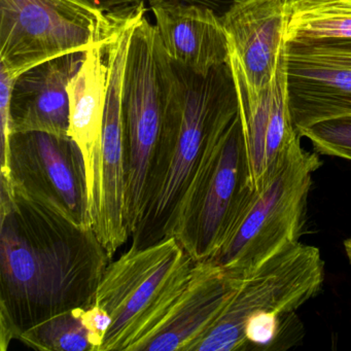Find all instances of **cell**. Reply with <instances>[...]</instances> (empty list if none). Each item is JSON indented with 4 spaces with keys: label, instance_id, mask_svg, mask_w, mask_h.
I'll return each mask as SVG.
<instances>
[{
    "label": "cell",
    "instance_id": "3957f363",
    "mask_svg": "<svg viewBox=\"0 0 351 351\" xmlns=\"http://www.w3.org/2000/svg\"><path fill=\"white\" fill-rule=\"evenodd\" d=\"M195 264L176 237L131 246L110 262L96 293L95 304L112 319L99 351H135L173 310Z\"/></svg>",
    "mask_w": 351,
    "mask_h": 351
},
{
    "label": "cell",
    "instance_id": "9a60e30c",
    "mask_svg": "<svg viewBox=\"0 0 351 351\" xmlns=\"http://www.w3.org/2000/svg\"><path fill=\"white\" fill-rule=\"evenodd\" d=\"M71 53L40 63L16 79L11 100L14 133L46 132L69 136L67 86L85 60Z\"/></svg>",
    "mask_w": 351,
    "mask_h": 351
},
{
    "label": "cell",
    "instance_id": "2e32d148",
    "mask_svg": "<svg viewBox=\"0 0 351 351\" xmlns=\"http://www.w3.org/2000/svg\"><path fill=\"white\" fill-rule=\"evenodd\" d=\"M156 28L173 62L200 75L225 64L230 45L221 18L194 3L149 0Z\"/></svg>",
    "mask_w": 351,
    "mask_h": 351
},
{
    "label": "cell",
    "instance_id": "277c9868",
    "mask_svg": "<svg viewBox=\"0 0 351 351\" xmlns=\"http://www.w3.org/2000/svg\"><path fill=\"white\" fill-rule=\"evenodd\" d=\"M180 99L173 63L159 32L141 10L131 30L122 85L127 163V221L141 217L149 171L168 117Z\"/></svg>",
    "mask_w": 351,
    "mask_h": 351
},
{
    "label": "cell",
    "instance_id": "4fadbf2b",
    "mask_svg": "<svg viewBox=\"0 0 351 351\" xmlns=\"http://www.w3.org/2000/svg\"><path fill=\"white\" fill-rule=\"evenodd\" d=\"M295 0H237L221 17L230 50L252 93L266 89L285 54Z\"/></svg>",
    "mask_w": 351,
    "mask_h": 351
},
{
    "label": "cell",
    "instance_id": "7c38bea8",
    "mask_svg": "<svg viewBox=\"0 0 351 351\" xmlns=\"http://www.w3.org/2000/svg\"><path fill=\"white\" fill-rule=\"evenodd\" d=\"M229 62L237 90L252 186L256 190L301 139L289 110L285 54L270 85L258 94L248 90L231 50Z\"/></svg>",
    "mask_w": 351,
    "mask_h": 351
},
{
    "label": "cell",
    "instance_id": "ac0fdd59",
    "mask_svg": "<svg viewBox=\"0 0 351 351\" xmlns=\"http://www.w3.org/2000/svg\"><path fill=\"white\" fill-rule=\"evenodd\" d=\"M351 40V0H295L285 43Z\"/></svg>",
    "mask_w": 351,
    "mask_h": 351
},
{
    "label": "cell",
    "instance_id": "e0dca14e",
    "mask_svg": "<svg viewBox=\"0 0 351 351\" xmlns=\"http://www.w3.org/2000/svg\"><path fill=\"white\" fill-rule=\"evenodd\" d=\"M108 40L86 52L81 69L67 86L69 135L79 145L85 160L91 213L97 203L101 174L102 132L110 75Z\"/></svg>",
    "mask_w": 351,
    "mask_h": 351
},
{
    "label": "cell",
    "instance_id": "9c48e42d",
    "mask_svg": "<svg viewBox=\"0 0 351 351\" xmlns=\"http://www.w3.org/2000/svg\"><path fill=\"white\" fill-rule=\"evenodd\" d=\"M10 178L14 188L77 225L93 228L85 160L71 136L14 133L10 143Z\"/></svg>",
    "mask_w": 351,
    "mask_h": 351
},
{
    "label": "cell",
    "instance_id": "5b68a950",
    "mask_svg": "<svg viewBox=\"0 0 351 351\" xmlns=\"http://www.w3.org/2000/svg\"><path fill=\"white\" fill-rule=\"evenodd\" d=\"M317 153L297 141L238 215L221 247L208 261L245 277L283 250L300 243Z\"/></svg>",
    "mask_w": 351,
    "mask_h": 351
},
{
    "label": "cell",
    "instance_id": "30bf717a",
    "mask_svg": "<svg viewBox=\"0 0 351 351\" xmlns=\"http://www.w3.org/2000/svg\"><path fill=\"white\" fill-rule=\"evenodd\" d=\"M139 12L123 17L106 44L110 75L102 132L99 195L92 225L110 256L131 235L127 221V163L123 123L122 85L131 30Z\"/></svg>",
    "mask_w": 351,
    "mask_h": 351
},
{
    "label": "cell",
    "instance_id": "603a6c76",
    "mask_svg": "<svg viewBox=\"0 0 351 351\" xmlns=\"http://www.w3.org/2000/svg\"><path fill=\"white\" fill-rule=\"evenodd\" d=\"M108 14L124 13L143 3V0H87Z\"/></svg>",
    "mask_w": 351,
    "mask_h": 351
},
{
    "label": "cell",
    "instance_id": "ffe728a7",
    "mask_svg": "<svg viewBox=\"0 0 351 351\" xmlns=\"http://www.w3.org/2000/svg\"><path fill=\"white\" fill-rule=\"evenodd\" d=\"M318 155L351 161V117L330 119L298 131Z\"/></svg>",
    "mask_w": 351,
    "mask_h": 351
},
{
    "label": "cell",
    "instance_id": "52a82bcc",
    "mask_svg": "<svg viewBox=\"0 0 351 351\" xmlns=\"http://www.w3.org/2000/svg\"><path fill=\"white\" fill-rule=\"evenodd\" d=\"M252 192L238 112L209 143L182 205L174 237L195 262L213 258Z\"/></svg>",
    "mask_w": 351,
    "mask_h": 351
},
{
    "label": "cell",
    "instance_id": "7402d4cb",
    "mask_svg": "<svg viewBox=\"0 0 351 351\" xmlns=\"http://www.w3.org/2000/svg\"><path fill=\"white\" fill-rule=\"evenodd\" d=\"M81 317L88 332V338L92 346V351H99L106 334L112 326V317L97 304H94L88 309H84Z\"/></svg>",
    "mask_w": 351,
    "mask_h": 351
},
{
    "label": "cell",
    "instance_id": "cb8c5ba5",
    "mask_svg": "<svg viewBox=\"0 0 351 351\" xmlns=\"http://www.w3.org/2000/svg\"><path fill=\"white\" fill-rule=\"evenodd\" d=\"M164 1H176V3H194L203 5L213 10L219 18L226 13L228 9L237 0H164Z\"/></svg>",
    "mask_w": 351,
    "mask_h": 351
},
{
    "label": "cell",
    "instance_id": "5bb4252c",
    "mask_svg": "<svg viewBox=\"0 0 351 351\" xmlns=\"http://www.w3.org/2000/svg\"><path fill=\"white\" fill-rule=\"evenodd\" d=\"M243 279L211 261L197 262L173 310L135 351H190L225 311Z\"/></svg>",
    "mask_w": 351,
    "mask_h": 351
},
{
    "label": "cell",
    "instance_id": "ba28073f",
    "mask_svg": "<svg viewBox=\"0 0 351 351\" xmlns=\"http://www.w3.org/2000/svg\"><path fill=\"white\" fill-rule=\"evenodd\" d=\"M324 262L315 246L298 243L246 275L219 319L190 351L247 350L244 328L256 318H285L315 297Z\"/></svg>",
    "mask_w": 351,
    "mask_h": 351
},
{
    "label": "cell",
    "instance_id": "8fae6325",
    "mask_svg": "<svg viewBox=\"0 0 351 351\" xmlns=\"http://www.w3.org/2000/svg\"><path fill=\"white\" fill-rule=\"evenodd\" d=\"M285 58L297 131L351 117V40L285 43Z\"/></svg>",
    "mask_w": 351,
    "mask_h": 351
},
{
    "label": "cell",
    "instance_id": "8992f818",
    "mask_svg": "<svg viewBox=\"0 0 351 351\" xmlns=\"http://www.w3.org/2000/svg\"><path fill=\"white\" fill-rule=\"evenodd\" d=\"M127 12L108 14L87 0H0V69L18 77L46 61L87 52L110 38Z\"/></svg>",
    "mask_w": 351,
    "mask_h": 351
},
{
    "label": "cell",
    "instance_id": "44dd1931",
    "mask_svg": "<svg viewBox=\"0 0 351 351\" xmlns=\"http://www.w3.org/2000/svg\"><path fill=\"white\" fill-rule=\"evenodd\" d=\"M17 77L0 69V164H1V182L13 188L10 178V143L13 135L12 130L11 100L14 85Z\"/></svg>",
    "mask_w": 351,
    "mask_h": 351
},
{
    "label": "cell",
    "instance_id": "7a4b0ae2",
    "mask_svg": "<svg viewBox=\"0 0 351 351\" xmlns=\"http://www.w3.org/2000/svg\"><path fill=\"white\" fill-rule=\"evenodd\" d=\"M172 63L180 99L164 126L149 171L141 217L131 234L135 248L174 237L186 193L207 147L239 112L229 61L206 75Z\"/></svg>",
    "mask_w": 351,
    "mask_h": 351
},
{
    "label": "cell",
    "instance_id": "d4e9b609",
    "mask_svg": "<svg viewBox=\"0 0 351 351\" xmlns=\"http://www.w3.org/2000/svg\"><path fill=\"white\" fill-rule=\"evenodd\" d=\"M343 246H344L345 254H346L347 258H348L349 263L351 265V238L345 240Z\"/></svg>",
    "mask_w": 351,
    "mask_h": 351
},
{
    "label": "cell",
    "instance_id": "d6986e66",
    "mask_svg": "<svg viewBox=\"0 0 351 351\" xmlns=\"http://www.w3.org/2000/svg\"><path fill=\"white\" fill-rule=\"evenodd\" d=\"M84 308L57 314L20 335L18 340L43 351H92L82 322Z\"/></svg>",
    "mask_w": 351,
    "mask_h": 351
},
{
    "label": "cell",
    "instance_id": "6da1fadb",
    "mask_svg": "<svg viewBox=\"0 0 351 351\" xmlns=\"http://www.w3.org/2000/svg\"><path fill=\"white\" fill-rule=\"evenodd\" d=\"M0 343L69 310L95 304L112 256L81 227L14 188L0 193Z\"/></svg>",
    "mask_w": 351,
    "mask_h": 351
}]
</instances>
